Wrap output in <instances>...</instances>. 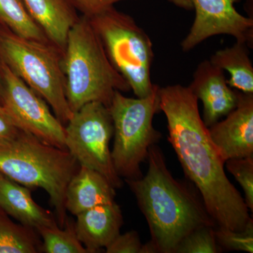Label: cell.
<instances>
[{
    "mask_svg": "<svg viewBox=\"0 0 253 253\" xmlns=\"http://www.w3.org/2000/svg\"><path fill=\"white\" fill-rule=\"evenodd\" d=\"M160 111L167 119L168 140L184 174L196 186L218 227L242 231L251 219L244 199L224 171L225 161L200 115L199 100L189 86L158 89Z\"/></svg>",
    "mask_w": 253,
    "mask_h": 253,
    "instance_id": "obj_1",
    "label": "cell"
},
{
    "mask_svg": "<svg viewBox=\"0 0 253 253\" xmlns=\"http://www.w3.org/2000/svg\"><path fill=\"white\" fill-rule=\"evenodd\" d=\"M147 161L146 175L125 181L146 217L150 241L158 253H174L181 240L198 228L217 227L201 194L187 183L173 177L157 144L149 148Z\"/></svg>",
    "mask_w": 253,
    "mask_h": 253,
    "instance_id": "obj_2",
    "label": "cell"
},
{
    "mask_svg": "<svg viewBox=\"0 0 253 253\" xmlns=\"http://www.w3.org/2000/svg\"><path fill=\"white\" fill-rule=\"evenodd\" d=\"M63 66L66 98L73 113L90 102L109 107L116 91L131 90L110 61L90 20L83 15L68 33Z\"/></svg>",
    "mask_w": 253,
    "mask_h": 253,
    "instance_id": "obj_3",
    "label": "cell"
},
{
    "mask_svg": "<svg viewBox=\"0 0 253 253\" xmlns=\"http://www.w3.org/2000/svg\"><path fill=\"white\" fill-rule=\"evenodd\" d=\"M79 167L68 150L45 144L26 131L9 146L0 148V172L29 189H44L61 227L68 218L66 188Z\"/></svg>",
    "mask_w": 253,
    "mask_h": 253,
    "instance_id": "obj_4",
    "label": "cell"
},
{
    "mask_svg": "<svg viewBox=\"0 0 253 253\" xmlns=\"http://www.w3.org/2000/svg\"><path fill=\"white\" fill-rule=\"evenodd\" d=\"M63 54L51 42L23 38L0 25V60L45 100L65 126L73 112L66 98Z\"/></svg>",
    "mask_w": 253,
    "mask_h": 253,
    "instance_id": "obj_5",
    "label": "cell"
},
{
    "mask_svg": "<svg viewBox=\"0 0 253 253\" xmlns=\"http://www.w3.org/2000/svg\"><path fill=\"white\" fill-rule=\"evenodd\" d=\"M159 86L144 98L126 97L116 91L109 107L113 124V166L120 177H142L141 164L147 161L149 148L162 137L153 126L155 114L160 111Z\"/></svg>",
    "mask_w": 253,
    "mask_h": 253,
    "instance_id": "obj_6",
    "label": "cell"
},
{
    "mask_svg": "<svg viewBox=\"0 0 253 253\" xmlns=\"http://www.w3.org/2000/svg\"><path fill=\"white\" fill-rule=\"evenodd\" d=\"M89 18L113 67L136 97L151 94L156 85L151 77L154 54L146 32L131 16L114 6Z\"/></svg>",
    "mask_w": 253,
    "mask_h": 253,
    "instance_id": "obj_7",
    "label": "cell"
},
{
    "mask_svg": "<svg viewBox=\"0 0 253 253\" xmlns=\"http://www.w3.org/2000/svg\"><path fill=\"white\" fill-rule=\"evenodd\" d=\"M65 132L66 149L81 166L101 173L115 189L122 187L110 149L113 124L109 107L100 102L84 105L73 113Z\"/></svg>",
    "mask_w": 253,
    "mask_h": 253,
    "instance_id": "obj_8",
    "label": "cell"
},
{
    "mask_svg": "<svg viewBox=\"0 0 253 253\" xmlns=\"http://www.w3.org/2000/svg\"><path fill=\"white\" fill-rule=\"evenodd\" d=\"M0 61V104L16 126L45 144L66 149L64 125L53 114L45 100Z\"/></svg>",
    "mask_w": 253,
    "mask_h": 253,
    "instance_id": "obj_9",
    "label": "cell"
},
{
    "mask_svg": "<svg viewBox=\"0 0 253 253\" xmlns=\"http://www.w3.org/2000/svg\"><path fill=\"white\" fill-rule=\"evenodd\" d=\"M194 23L181 43L184 52L191 51L211 37L228 35L236 41L253 44V20L240 14L234 4L240 0H191Z\"/></svg>",
    "mask_w": 253,
    "mask_h": 253,
    "instance_id": "obj_10",
    "label": "cell"
},
{
    "mask_svg": "<svg viewBox=\"0 0 253 253\" xmlns=\"http://www.w3.org/2000/svg\"><path fill=\"white\" fill-rule=\"evenodd\" d=\"M237 106L223 121L208 127L224 161L253 156V94L238 91Z\"/></svg>",
    "mask_w": 253,
    "mask_h": 253,
    "instance_id": "obj_11",
    "label": "cell"
},
{
    "mask_svg": "<svg viewBox=\"0 0 253 253\" xmlns=\"http://www.w3.org/2000/svg\"><path fill=\"white\" fill-rule=\"evenodd\" d=\"M189 87L202 102V120L207 127L225 117L237 106L238 90L228 84L224 71L210 60L199 63Z\"/></svg>",
    "mask_w": 253,
    "mask_h": 253,
    "instance_id": "obj_12",
    "label": "cell"
},
{
    "mask_svg": "<svg viewBox=\"0 0 253 253\" xmlns=\"http://www.w3.org/2000/svg\"><path fill=\"white\" fill-rule=\"evenodd\" d=\"M76 222L78 239L88 253L100 252L121 234L122 211L116 201L99 205L80 213Z\"/></svg>",
    "mask_w": 253,
    "mask_h": 253,
    "instance_id": "obj_13",
    "label": "cell"
},
{
    "mask_svg": "<svg viewBox=\"0 0 253 253\" xmlns=\"http://www.w3.org/2000/svg\"><path fill=\"white\" fill-rule=\"evenodd\" d=\"M116 195V189L104 175L80 165L66 188V211L76 216L95 206L114 202Z\"/></svg>",
    "mask_w": 253,
    "mask_h": 253,
    "instance_id": "obj_14",
    "label": "cell"
},
{
    "mask_svg": "<svg viewBox=\"0 0 253 253\" xmlns=\"http://www.w3.org/2000/svg\"><path fill=\"white\" fill-rule=\"evenodd\" d=\"M33 19L49 41L64 50L70 30L80 16L71 0H22Z\"/></svg>",
    "mask_w": 253,
    "mask_h": 253,
    "instance_id": "obj_15",
    "label": "cell"
},
{
    "mask_svg": "<svg viewBox=\"0 0 253 253\" xmlns=\"http://www.w3.org/2000/svg\"><path fill=\"white\" fill-rule=\"evenodd\" d=\"M0 208L20 224L36 231L58 225L53 214L33 200L29 188L4 175L0 179Z\"/></svg>",
    "mask_w": 253,
    "mask_h": 253,
    "instance_id": "obj_16",
    "label": "cell"
},
{
    "mask_svg": "<svg viewBox=\"0 0 253 253\" xmlns=\"http://www.w3.org/2000/svg\"><path fill=\"white\" fill-rule=\"evenodd\" d=\"M210 61L230 75L227 81L231 88L246 94H253V66L248 44L236 41L234 45L218 50Z\"/></svg>",
    "mask_w": 253,
    "mask_h": 253,
    "instance_id": "obj_17",
    "label": "cell"
},
{
    "mask_svg": "<svg viewBox=\"0 0 253 253\" xmlns=\"http://www.w3.org/2000/svg\"><path fill=\"white\" fill-rule=\"evenodd\" d=\"M34 229L11 220L0 208V253H37L41 242Z\"/></svg>",
    "mask_w": 253,
    "mask_h": 253,
    "instance_id": "obj_18",
    "label": "cell"
},
{
    "mask_svg": "<svg viewBox=\"0 0 253 253\" xmlns=\"http://www.w3.org/2000/svg\"><path fill=\"white\" fill-rule=\"evenodd\" d=\"M0 25L23 38L51 42L31 17L22 0H0Z\"/></svg>",
    "mask_w": 253,
    "mask_h": 253,
    "instance_id": "obj_19",
    "label": "cell"
},
{
    "mask_svg": "<svg viewBox=\"0 0 253 253\" xmlns=\"http://www.w3.org/2000/svg\"><path fill=\"white\" fill-rule=\"evenodd\" d=\"M63 226L64 229L56 225L37 231L42 239V251L46 253H88L78 239L76 222L67 218Z\"/></svg>",
    "mask_w": 253,
    "mask_h": 253,
    "instance_id": "obj_20",
    "label": "cell"
},
{
    "mask_svg": "<svg viewBox=\"0 0 253 253\" xmlns=\"http://www.w3.org/2000/svg\"><path fill=\"white\" fill-rule=\"evenodd\" d=\"M214 228L212 226H202L191 231L179 243L174 253L221 252L214 236Z\"/></svg>",
    "mask_w": 253,
    "mask_h": 253,
    "instance_id": "obj_21",
    "label": "cell"
},
{
    "mask_svg": "<svg viewBox=\"0 0 253 253\" xmlns=\"http://www.w3.org/2000/svg\"><path fill=\"white\" fill-rule=\"evenodd\" d=\"M214 236L221 251H244L253 253V220L249 221L242 231H232L224 228H214Z\"/></svg>",
    "mask_w": 253,
    "mask_h": 253,
    "instance_id": "obj_22",
    "label": "cell"
},
{
    "mask_svg": "<svg viewBox=\"0 0 253 253\" xmlns=\"http://www.w3.org/2000/svg\"><path fill=\"white\" fill-rule=\"evenodd\" d=\"M229 173L235 177L244 191V201L251 212L253 211V156L231 158L225 162Z\"/></svg>",
    "mask_w": 253,
    "mask_h": 253,
    "instance_id": "obj_23",
    "label": "cell"
},
{
    "mask_svg": "<svg viewBox=\"0 0 253 253\" xmlns=\"http://www.w3.org/2000/svg\"><path fill=\"white\" fill-rule=\"evenodd\" d=\"M142 244L139 234L135 231L119 234L106 246V253H141Z\"/></svg>",
    "mask_w": 253,
    "mask_h": 253,
    "instance_id": "obj_24",
    "label": "cell"
},
{
    "mask_svg": "<svg viewBox=\"0 0 253 253\" xmlns=\"http://www.w3.org/2000/svg\"><path fill=\"white\" fill-rule=\"evenodd\" d=\"M23 131L16 126L2 105L0 104V148L12 144Z\"/></svg>",
    "mask_w": 253,
    "mask_h": 253,
    "instance_id": "obj_25",
    "label": "cell"
},
{
    "mask_svg": "<svg viewBox=\"0 0 253 253\" xmlns=\"http://www.w3.org/2000/svg\"><path fill=\"white\" fill-rule=\"evenodd\" d=\"M83 16L91 18L103 12L116 3L126 0H71Z\"/></svg>",
    "mask_w": 253,
    "mask_h": 253,
    "instance_id": "obj_26",
    "label": "cell"
},
{
    "mask_svg": "<svg viewBox=\"0 0 253 253\" xmlns=\"http://www.w3.org/2000/svg\"><path fill=\"white\" fill-rule=\"evenodd\" d=\"M168 1L181 9L189 10V11L194 9L191 0H168Z\"/></svg>",
    "mask_w": 253,
    "mask_h": 253,
    "instance_id": "obj_27",
    "label": "cell"
},
{
    "mask_svg": "<svg viewBox=\"0 0 253 253\" xmlns=\"http://www.w3.org/2000/svg\"><path fill=\"white\" fill-rule=\"evenodd\" d=\"M0 87H1V61H0Z\"/></svg>",
    "mask_w": 253,
    "mask_h": 253,
    "instance_id": "obj_28",
    "label": "cell"
},
{
    "mask_svg": "<svg viewBox=\"0 0 253 253\" xmlns=\"http://www.w3.org/2000/svg\"><path fill=\"white\" fill-rule=\"evenodd\" d=\"M3 174H1V172H0V179H1V178L2 177Z\"/></svg>",
    "mask_w": 253,
    "mask_h": 253,
    "instance_id": "obj_29",
    "label": "cell"
}]
</instances>
